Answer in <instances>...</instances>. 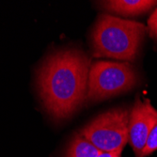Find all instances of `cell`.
Masks as SVG:
<instances>
[{"mask_svg":"<svg viewBox=\"0 0 157 157\" xmlns=\"http://www.w3.org/2000/svg\"><path fill=\"white\" fill-rule=\"evenodd\" d=\"M90 65L89 56L74 48L53 52L40 65L38 90L52 119L70 118L86 101Z\"/></svg>","mask_w":157,"mask_h":157,"instance_id":"cell-1","label":"cell"},{"mask_svg":"<svg viewBox=\"0 0 157 157\" xmlns=\"http://www.w3.org/2000/svg\"><path fill=\"white\" fill-rule=\"evenodd\" d=\"M146 32L147 27L142 23L102 14L91 32L93 56L133 61Z\"/></svg>","mask_w":157,"mask_h":157,"instance_id":"cell-2","label":"cell"},{"mask_svg":"<svg viewBox=\"0 0 157 157\" xmlns=\"http://www.w3.org/2000/svg\"><path fill=\"white\" fill-rule=\"evenodd\" d=\"M137 81L138 74L130 63L95 61L90 69L86 101L100 102L129 91Z\"/></svg>","mask_w":157,"mask_h":157,"instance_id":"cell-3","label":"cell"},{"mask_svg":"<svg viewBox=\"0 0 157 157\" xmlns=\"http://www.w3.org/2000/svg\"><path fill=\"white\" fill-rule=\"evenodd\" d=\"M120 157H121V156H120Z\"/></svg>","mask_w":157,"mask_h":157,"instance_id":"cell-11","label":"cell"},{"mask_svg":"<svg viewBox=\"0 0 157 157\" xmlns=\"http://www.w3.org/2000/svg\"><path fill=\"white\" fill-rule=\"evenodd\" d=\"M101 152L89 140L76 134L68 145L64 157H98Z\"/></svg>","mask_w":157,"mask_h":157,"instance_id":"cell-7","label":"cell"},{"mask_svg":"<svg viewBox=\"0 0 157 157\" xmlns=\"http://www.w3.org/2000/svg\"><path fill=\"white\" fill-rule=\"evenodd\" d=\"M155 151H157V121L152 127V129L148 136L145 148L142 151V157H146L152 154Z\"/></svg>","mask_w":157,"mask_h":157,"instance_id":"cell-8","label":"cell"},{"mask_svg":"<svg viewBox=\"0 0 157 157\" xmlns=\"http://www.w3.org/2000/svg\"><path fill=\"white\" fill-rule=\"evenodd\" d=\"M157 121V110L150 100L142 101L137 98L130 111L128 124V143L132 147L136 157H142L148 136Z\"/></svg>","mask_w":157,"mask_h":157,"instance_id":"cell-5","label":"cell"},{"mask_svg":"<svg viewBox=\"0 0 157 157\" xmlns=\"http://www.w3.org/2000/svg\"><path fill=\"white\" fill-rule=\"evenodd\" d=\"M148 29L150 35L157 41V8L152 11L148 20Z\"/></svg>","mask_w":157,"mask_h":157,"instance_id":"cell-9","label":"cell"},{"mask_svg":"<svg viewBox=\"0 0 157 157\" xmlns=\"http://www.w3.org/2000/svg\"><path fill=\"white\" fill-rule=\"evenodd\" d=\"M98 157H120V155H117V154L112 153V152H105V151H102L101 153L99 154Z\"/></svg>","mask_w":157,"mask_h":157,"instance_id":"cell-10","label":"cell"},{"mask_svg":"<svg viewBox=\"0 0 157 157\" xmlns=\"http://www.w3.org/2000/svg\"><path fill=\"white\" fill-rule=\"evenodd\" d=\"M129 116L130 111L126 108L110 109L93 119L79 134L101 151L121 156L128 142Z\"/></svg>","mask_w":157,"mask_h":157,"instance_id":"cell-4","label":"cell"},{"mask_svg":"<svg viewBox=\"0 0 157 157\" xmlns=\"http://www.w3.org/2000/svg\"><path fill=\"white\" fill-rule=\"evenodd\" d=\"M99 3L106 11L123 16L140 15L148 12L157 5V1L154 0H112Z\"/></svg>","mask_w":157,"mask_h":157,"instance_id":"cell-6","label":"cell"}]
</instances>
